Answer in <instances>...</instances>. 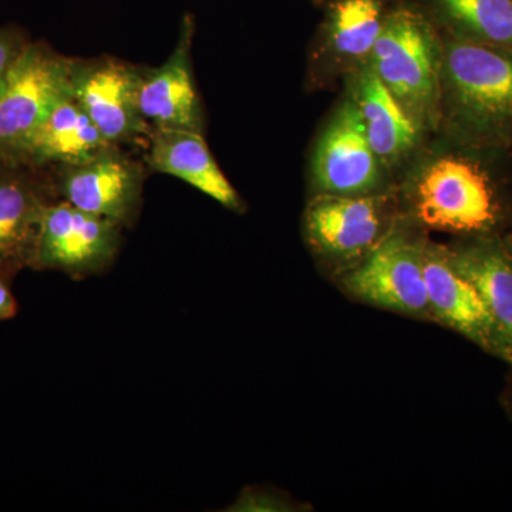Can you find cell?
I'll use <instances>...</instances> for the list:
<instances>
[{
    "mask_svg": "<svg viewBox=\"0 0 512 512\" xmlns=\"http://www.w3.org/2000/svg\"><path fill=\"white\" fill-rule=\"evenodd\" d=\"M343 284L360 301L404 315L431 316L423 248L406 239L379 242Z\"/></svg>",
    "mask_w": 512,
    "mask_h": 512,
    "instance_id": "obj_8",
    "label": "cell"
},
{
    "mask_svg": "<svg viewBox=\"0 0 512 512\" xmlns=\"http://www.w3.org/2000/svg\"><path fill=\"white\" fill-rule=\"evenodd\" d=\"M121 231L120 225L55 198L43 211L32 269L73 279L103 274L119 254Z\"/></svg>",
    "mask_w": 512,
    "mask_h": 512,
    "instance_id": "obj_3",
    "label": "cell"
},
{
    "mask_svg": "<svg viewBox=\"0 0 512 512\" xmlns=\"http://www.w3.org/2000/svg\"><path fill=\"white\" fill-rule=\"evenodd\" d=\"M148 138L147 161L153 170L180 178L228 210L241 211V198L212 157L202 133L151 128Z\"/></svg>",
    "mask_w": 512,
    "mask_h": 512,
    "instance_id": "obj_14",
    "label": "cell"
},
{
    "mask_svg": "<svg viewBox=\"0 0 512 512\" xmlns=\"http://www.w3.org/2000/svg\"><path fill=\"white\" fill-rule=\"evenodd\" d=\"M446 77L458 113L477 131L512 128V55L474 40L447 47Z\"/></svg>",
    "mask_w": 512,
    "mask_h": 512,
    "instance_id": "obj_4",
    "label": "cell"
},
{
    "mask_svg": "<svg viewBox=\"0 0 512 512\" xmlns=\"http://www.w3.org/2000/svg\"><path fill=\"white\" fill-rule=\"evenodd\" d=\"M305 228L316 251L333 258H356L379 244L382 212L375 198L328 194L309 205Z\"/></svg>",
    "mask_w": 512,
    "mask_h": 512,
    "instance_id": "obj_13",
    "label": "cell"
},
{
    "mask_svg": "<svg viewBox=\"0 0 512 512\" xmlns=\"http://www.w3.org/2000/svg\"><path fill=\"white\" fill-rule=\"evenodd\" d=\"M194 30V16L185 15L171 56L157 69L143 70L138 109L151 128L204 133V110L192 73Z\"/></svg>",
    "mask_w": 512,
    "mask_h": 512,
    "instance_id": "obj_10",
    "label": "cell"
},
{
    "mask_svg": "<svg viewBox=\"0 0 512 512\" xmlns=\"http://www.w3.org/2000/svg\"><path fill=\"white\" fill-rule=\"evenodd\" d=\"M355 103L379 160L394 161L412 150L419 138L417 121L369 64L357 79Z\"/></svg>",
    "mask_w": 512,
    "mask_h": 512,
    "instance_id": "obj_16",
    "label": "cell"
},
{
    "mask_svg": "<svg viewBox=\"0 0 512 512\" xmlns=\"http://www.w3.org/2000/svg\"><path fill=\"white\" fill-rule=\"evenodd\" d=\"M18 313V302L9 288V282L0 279V322L15 318Z\"/></svg>",
    "mask_w": 512,
    "mask_h": 512,
    "instance_id": "obj_21",
    "label": "cell"
},
{
    "mask_svg": "<svg viewBox=\"0 0 512 512\" xmlns=\"http://www.w3.org/2000/svg\"><path fill=\"white\" fill-rule=\"evenodd\" d=\"M379 161L353 100L343 104L320 137L313 156V178L326 194L365 195L379 183Z\"/></svg>",
    "mask_w": 512,
    "mask_h": 512,
    "instance_id": "obj_11",
    "label": "cell"
},
{
    "mask_svg": "<svg viewBox=\"0 0 512 512\" xmlns=\"http://www.w3.org/2000/svg\"><path fill=\"white\" fill-rule=\"evenodd\" d=\"M507 403H508V406H510V409L512 410V384H511L510 392H508V394H507Z\"/></svg>",
    "mask_w": 512,
    "mask_h": 512,
    "instance_id": "obj_22",
    "label": "cell"
},
{
    "mask_svg": "<svg viewBox=\"0 0 512 512\" xmlns=\"http://www.w3.org/2000/svg\"><path fill=\"white\" fill-rule=\"evenodd\" d=\"M414 205L427 227L461 234L490 231L500 217L493 187L483 171L456 157L441 158L424 171Z\"/></svg>",
    "mask_w": 512,
    "mask_h": 512,
    "instance_id": "obj_5",
    "label": "cell"
},
{
    "mask_svg": "<svg viewBox=\"0 0 512 512\" xmlns=\"http://www.w3.org/2000/svg\"><path fill=\"white\" fill-rule=\"evenodd\" d=\"M450 252L454 264L480 292L503 342L505 362L512 366V252L495 242Z\"/></svg>",
    "mask_w": 512,
    "mask_h": 512,
    "instance_id": "obj_17",
    "label": "cell"
},
{
    "mask_svg": "<svg viewBox=\"0 0 512 512\" xmlns=\"http://www.w3.org/2000/svg\"><path fill=\"white\" fill-rule=\"evenodd\" d=\"M141 76L143 70L113 57L73 59V99L113 146L150 136L138 109Z\"/></svg>",
    "mask_w": 512,
    "mask_h": 512,
    "instance_id": "obj_7",
    "label": "cell"
},
{
    "mask_svg": "<svg viewBox=\"0 0 512 512\" xmlns=\"http://www.w3.org/2000/svg\"><path fill=\"white\" fill-rule=\"evenodd\" d=\"M423 268L431 316L505 362L497 326L476 286L454 264L451 252L423 248Z\"/></svg>",
    "mask_w": 512,
    "mask_h": 512,
    "instance_id": "obj_9",
    "label": "cell"
},
{
    "mask_svg": "<svg viewBox=\"0 0 512 512\" xmlns=\"http://www.w3.org/2000/svg\"><path fill=\"white\" fill-rule=\"evenodd\" d=\"M143 185V165L111 144L84 163L60 165L59 178L52 190L57 200L124 229L137 220Z\"/></svg>",
    "mask_w": 512,
    "mask_h": 512,
    "instance_id": "obj_6",
    "label": "cell"
},
{
    "mask_svg": "<svg viewBox=\"0 0 512 512\" xmlns=\"http://www.w3.org/2000/svg\"><path fill=\"white\" fill-rule=\"evenodd\" d=\"M384 0H335L329 8V37L342 56L369 57L387 16Z\"/></svg>",
    "mask_w": 512,
    "mask_h": 512,
    "instance_id": "obj_18",
    "label": "cell"
},
{
    "mask_svg": "<svg viewBox=\"0 0 512 512\" xmlns=\"http://www.w3.org/2000/svg\"><path fill=\"white\" fill-rule=\"evenodd\" d=\"M30 170L0 161V279L6 282L32 269L43 211L55 200L52 185Z\"/></svg>",
    "mask_w": 512,
    "mask_h": 512,
    "instance_id": "obj_12",
    "label": "cell"
},
{
    "mask_svg": "<svg viewBox=\"0 0 512 512\" xmlns=\"http://www.w3.org/2000/svg\"><path fill=\"white\" fill-rule=\"evenodd\" d=\"M441 16L481 43L512 49V0H431Z\"/></svg>",
    "mask_w": 512,
    "mask_h": 512,
    "instance_id": "obj_19",
    "label": "cell"
},
{
    "mask_svg": "<svg viewBox=\"0 0 512 512\" xmlns=\"http://www.w3.org/2000/svg\"><path fill=\"white\" fill-rule=\"evenodd\" d=\"M369 60L414 120L433 116L439 100V67L433 33L420 12L390 10Z\"/></svg>",
    "mask_w": 512,
    "mask_h": 512,
    "instance_id": "obj_1",
    "label": "cell"
},
{
    "mask_svg": "<svg viewBox=\"0 0 512 512\" xmlns=\"http://www.w3.org/2000/svg\"><path fill=\"white\" fill-rule=\"evenodd\" d=\"M107 146L90 117L72 96L60 101L20 148L13 164L28 168L47 164L76 165Z\"/></svg>",
    "mask_w": 512,
    "mask_h": 512,
    "instance_id": "obj_15",
    "label": "cell"
},
{
    "mask_svg": "<svg viewBox=\"0 0 512 512\" xmlns=\"http://www.w3.org/2000/svg\"><path fill=\"white\" fill-rule=\"evenodd\" d=\"M30 40L22 28L6 25L0 28V92L22 50Z\"/></svg>",
    "mask_w": 512,
    "mask_h": 512,
    "instance_id": "obj_20",
    "label": "cell"
},
{
    "mask_svg": "<svg viewBox=\"0 0 512 512\" xmlns=\"http://www.w3.org/2000/svg\"><path fill=\"white\" fill-rule=\"evenodd\" d=\"M72 66L46 43L25 46L0 92V161L13 164L30 134L72 96Z\"/></svg>",
    "mask_w": 512,
    "mask_h": 512,
    "instance_id": "obj_2",
    "label": "cell"
}]
</instances>
